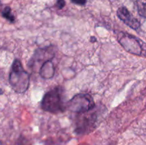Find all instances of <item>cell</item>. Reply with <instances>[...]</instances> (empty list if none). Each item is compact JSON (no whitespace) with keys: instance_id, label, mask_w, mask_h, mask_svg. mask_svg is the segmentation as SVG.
Segmentation results:
<instances>
[{"instance_id":"cell-9","label":"cell","mask_w":146,"mask_h":145,"mask_svg":"<svg viewBox=\"0 0 146 145\" xmlns=\"http://www.w3.org/2000/svg\"><path fill=\"white\" fill-rule=\"evenodd\" d=\"M136 6L139 15L146 18V0H136Z\"/></svg>"},{"instance_id":"cell-1","label":"cell","mask_w":146,"mask_h":145,"mask_svg":"<svg viewBox=\"0 0 146 145\" xmlns=\"http://www.w3.org/2000/svg\"><path fill=\"white\" fill-rule=\"evenodd\" d=\"M43 110L51 113L63 112L66 109L64 102V90L61 86H56L44 95L41 102Z\"/></svg>"},{"instance_id":"cell-16","label":"cell","mask_w":146,"mask_h":145,"mask_svg":"<svg viewBox=\"0 0 146 145\" xmlns=\"http://www.w3.org/2000/svg\"><path fill=\"white\" fill-rule=\"evenodd\" d=\"M79 145H89V144H86V143H82Z\"/></svg>"},{"instance_id":"cell-5","label":"cell","mask_w":146,"mask_h":145,"mask_svg":"<svg viewBox=\"0 0 146 145\" xmlns=\"http://www.w3.org/2000/svg\"><path fill=\"white\" fill-rule=\"evenodd\" d=\"M96 107L93 97L89 94L79 93L74 95L66 104V108L76 114L88 112Z\"/></svg>"},{"instance_id":"cell-6","label":"cell","mask_w":146,"mask_h":145,"mask_svg":"<svg viewBox=\"0 0 146 145\" xmlns=\"http://www.w3.org/2000/svg\"><path fill=\"white\" fill-rule=\"evenodd\" d=\"M55 55V50L51 45L44 47V48L36 49L33 55L32 58L29 62V66L32 68L37 63H44L48 60H51Z\"/></svg>"},{"instance_id":"cell-14","label":"cell","mask_w":146,"mask_h":145,"mask_svg":"<svg viewBox=\"0 0 146 145\" xmlns=\"http://www.w3.org/2000/svg\"><path fill=\"white\" fill-rule=\"evenodd\" d=\"M91 42H95V41H96V37H94V36H92L91 37Z\"/></svg>"},{"instance_id":"cell-7","label":"cell","mask_w":146,"mask_h":145,"mask_svg":"<svg viewBox=\"0 0 146 145\" xmlns=\"http://www.w3.org/2000/svg\"><path fill=\"white\" fill-rule=\"evenodd\" d=\"M118 18L133 30H138L141 26L140 21L131 14L125 7H121L117 10Z\"/></svg>"},{"instance_id":"cell-2","label":"cell","mask_w":146,"mask_h":145,"mask_svg":"<svg viewBox=\"0 0 146 145\" xmlns=\"http://www.w3.org/2000/svg\"><path fill=\"white\" fill-rule=\"evenodd\" d=\"M29 74L24 69L21 61L16 58L13 61L9 81L12 89L17 93H24L29 85Z\"/></svg>"},{"instance_id":"cell-17","label":"cell","mask_w":146,"mask_h":145,"mask_svg":"<svg viewBox=\"0 0 146 145\" xmlns=\"http://www.w3.org/2000/svg\"><path fill=\"white\" fill-rule=\"evenodd\" d=\"M1 7H2V4H1V1H0V11H1Z\"/></svg>"},{"instance_id":"cell-10","label":"cell","mask_w":146,"mask_h":145,"mask_svg":"<svg viewBox=\"0 0 146 145\" xmlns=\"http://www.w3.org/2000/svg\"><path fill=\"white\" fill-rule=\"evenodd\" d=\"M1 15L4 18L8 20L11 23H14L15 21V17L11 13V9L9 7H6L1 11Z\"/></svg>"},{"instance_id":"cell-13","label":"cell","mask_w":146,"mask_h":145,"mask_svg":"<svg viewBox=\"0 0 146 145\" xmlns=\"http://www.w3.org/2000/svg\"><path fill=\"white\" fill-rule=\"evenodd\" d=\"M71 1L74 4L79 6H84L87 2V0H71Z\"/></svg>"},{"instance_id":"cell-8","label":"cell","mask_w":146,"mask_h":145,"mask_svg":"<svg viewBox=\"0 0 146 145\" xmlns=\"http://www.w3.org/2000/svg\"><path fill=\"white\" fill-rule=\"evenodd\" d=\"M55 74V67L51 60L46 61L39 69V75L44 79H50L54 77Z\"/></svg>"},{"instance_id":"cell-4","label":"cell","mask_w":146,"mask_h":145,"mask_svg":"<svg viewBox=\"0 0 146 145\" xmlns=\"http://www.w3.org/2000/svg\"><path fill=\"white\" fill-rule=\"evenodd\" d=\"M96 107L88 112L77 115L74 121V129L77 134H86L92 132L96 127L98 119V115Z\"/></svg>"},{"instance_id":"cell-11","label":"cell","mask_w":146,"mask_h":145,"mask_svg":"<svg viewBox=\"0 0 146 145\" xmlns=\"http://www.w3.org/2000/svg\"><path fill=\"white\" fill-rule=\"evenodd\" d=\"M14 145H30V144L29 142V141L25 137L21 136L17 139V141L16 142Z\"/></svg>"},{"instance_id":"cell-12","label":"cell","mask_w":146,"mask_h":145,"mask_svg":"<svg viewBox=\"0 0 146 145\" xmlns=\"http://www.w3.org/2000/svg\"><path fill=\"white\" fill-rule=\"evenodd\" d=\"M66 5V1L65 0H58L56 1V7L58 9H61L64 8Z\"/></svg>"},{"instance_id":"cell-3","label":"cell","mask_w":146,"mask_h":145,"mask_svg":"<svg viewBox=\"0 0 146 145\" xmlns=\"http://www.w3.org/2000/svg\"><path fill=\"white\" fill-rule=\"evenodd\" d=\"M117 39L127 52L138 56L146 55V44L138 37L121 31L118 34Z\"/></svg>"},{"instance_id":"cell-15","label":"cell","mask_w":146,"mask_h":145,"mask_svg":"<svg viewBox=\"0 0 146 145\" xmlns=\"http://www.w3.org/2000/svg\"><path fill=\"white\" fill-rule=\"evenodd\" d=\"M4 93V92H3V90L1 89H0V95H2V94Z\"/></svg>"}]
</instances>
